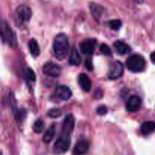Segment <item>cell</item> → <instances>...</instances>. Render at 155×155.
Here are the masks:
<instances>
[{"mask_svg":"<svg viewBox=\"0 0 155 155\" xmlns=\"http://www.w3.org/2000/svg\"><path fill=\"white\" fill-rule=\"evenodd\" d=\"M53 50L58 60L62 61L68 56L70 50V42L66 34L59 33L56 36L53 43Z\"/></svg>","mask_w":155,"mask_h":155,"instance_id":"1","label":"cell"},{"mask_svg":"<svg viewBox=\"0 0 155 155\" xmlns=\"http://www.w3.org/2000/svg\"><path fill=\"white\" fill-rule=\"evenodd\" d=\"M0 37L3 42L11 47H15L17 45V38L15 33L5 21H0Z\"/></svg>","mask_w":155,"mask_h":155,"instance_id":"2","label":"cell"},{"mask_svg":"<svg viewBox=\"0 0 155 155\" xmlns=\"http://www.w3.org/2000/svg\"><path fill=\"white\" fill-rule=\"evenodd\" d=\"M127 67L132 72L140 73L145 70V61L140 54H132L127 58Z\"/></svg>","mask_w":155,"mask_h":155,"instance_id":"3","label":"cell"},{"mask_svg":"<svg viewBox=\"0 0 155 155\" xmlns=\"http://www.w3.org/2000/svg\"><path fill=\"white\" fill-rule=\"evenodd\" d=\"M71 145V136L61 133L54 142L53 152L55 154H63L68 151Z\"/></svg>","mask_w":155,"mask_h":155,"instance_id":"4","label":"cell"},{"mask_svg":"<svg viewBox=\"0 0 155 155\" xmlns=\"http://www.w3.org/2000/svg\"><path fill=\"white\" fill-rule=\"evenodd\" d=\"M15 15L18 21L20 23H27L30 21L32 17V10L29 6L26 5H21L18 6L15 12Z\"/></svg>","mask_w":155,"mask_h":155,"instance_id":"5","label":"cell"},{"mask_svg":"<svg viewBox=\"0 0 155 155\" xmlns=\"http://www.w3.org/2000/svg\"><path fill=\"white\" fill-rule=\"evenodd\" d=\"M124 68L123 64L119 61H115L113 63L110 64V67H109L107 77L110 80L119 79L124 74Z\"/></svg>","mask_w":155,"mask_h":155,"instance_id":"6","label":"cell"},{"mask_svg":"<svg viewBox=\"0 0 155 155\" xmlns=\"http://www.w3.org/2000/svg\"><path fill=\"white\" fill-rule=\"evenodd\" d=\"M72 96V92L71 89L65 86H60L56 88L52 98L54 100L59 101H66Z\"/></svg>","mask_w":155,"mask_h":155,"instance_id":"7","label":"cell"},{"mask_svg":"<svg viewBox=\"0 0 155 155\" xmlns=\"http://www.w3.org/2000/svg\"><path fill=\"white\" fill-rule=\"evenodd\" d=\"M42 71L45 75L50 77H58L61 75L62 68L58 64L53 62H47L42 68Z\"/></svg>","mask_w":155,"mask_h":155,"instance_id":"8","label":"cell"},{"mask_svg":"<svg viewBox=\"0 0 155 155\" xmlns=\"http://www.w3.org/2000/svg\"><path fill=\"white\" fill-rule=\"evenodd\" d=\"M74 126H75V119H74V117L71 114H68L65 117L64 120L63 121V124H62L61 132V133L71 136V134L72 133L73 130L74 129Z\"/></svg>","mask_w":155,"mask_h":155,"instance_id":"9","label":"cell"},{"mask_svg":"<svg viewBox=\"0 0 155 155\" xmlns=\"http://www.w3.org/2000/svg\"><path fill=\"white\" fill-rule=\"evenodd\" d=\"M142 106V100L137 95H133L129 98L127 103V110L130 112H136L139 110Z\"/></svg>","mask_w":155,"mask_h":155,"instance_id":"10","label":"cell"},{"mask_svg":"<svg viewBox=\"0 0 155 155\" xmlns=\"http://www.w3.org/2000/svg\"><path fill=\"white\" fill-rule=\"evenodd\" d=\"M89 7H90L91 13H92L93 18L96 21H99L102 18V17L104 16V14L105 12L104 8L101 5L95 2L91 3Z\"/></svg>","mask_w":155,"mask_h":155,"instance_id":"11","label":"cell"},{"mask_svg":"<svg viewBox=\"0 0 155 155\" xmlns=\"http://www.w3.org/2000/svg\"><path fill=\"white\" fill-rule=\"evenodd\" d=\"M89 148V142L86 139H81L78 141L74 148V155H83L86 154Z\"/></svg>","mask_w":155,"mask_h":155,"instance_id":"12","label":"cell"},{"mask_svg":"<svg viewBox=\"0 0 155 155\" xmlns=\"http://www.w3.org/2000/svg\"><path fill=\"white\" fill-rule=\"evenodd\" d=\"M95 41L92 39H88L83 41L80 44V50L83 54H92L95 51Z\"/></svg>","mask_w":155,"mask_h":155,"instance_id":"13","label":"cell"},{"mask_svg":"<svg viewBox=\"0 0 155 155\" xmlns=\"http://www.w3.org/2000/svg\"><path fill=\"white\" fill-rule=\"evenodd\" d=\"M78 83L81 89L85 92H89L92 88V82L87 75L84 74H80L78 77Z\"/></svg>","mask_w":155,"mask_h":155,"instance_id":"14","label":"cell"},{"mask_svg":"<svg viewBox=\"0 0 155 155\" xmlns=\"http://www.w3.org/2000/svg\"><path fill=\"white\" fill-rule=\"evenodd\" d=\"M155 131V123L153 121H147L142 124L140 132L144 136H148Z\"/></svg>","mask_w":155,"mask_h":155,"instance_id":"15","label":"cell"},{"mask_svg":"<svg viewBox=\"0 0 155 155\" xmlns=\"http://www.w3.org/2000/svg\"><path fill=\"white\" fill-rule=\"evenodd\" d=\"M114 47L116 51L120 54H127L131 51V48L130 47V45L122 41H117L114 43Z\"/></svg>","mask_w":155,"mask_h":155,"instance_id":"16","label":"cell"},{"mask_svg":"<svg viewBox=\"0 0 155 155\" xmlns=\"http://www.w3.org/2000/svg\"><path fill=\"white\" fill-rule=\"evenodd\" d=\"M69 63L70 64L74 65V66H78L81 63V57L78 51L75 48H72L71 50L69 57Z\"/></svg>","mask_w":155,"mask_h":155,"instance_id":"17","label":"cell"},{"mask_svg":"<svg viewBox=\"0 0 155 155\" xmlns=\"http://www.w3.org/2000/svg\"><path fill=\"white\" fill-rule=\"evenodd\" d=\"M29 49L33 57H37L40 54V48H39V44L35 39H30L29 42Z\"/></svg>","mask_w":155,"mask_h":155,"instance_id":"18","label":"cell"},{"mask_svg":"<svg viewBox=\"0 0 155 155\" xmlns=\"http://www.w3.org/2000/svg\"><path fill=\"white\" fill-rule=\"evenodd\" d=\"M54 134H55V129H54V127L51 126L50 128H48V130L45 131V133H44L43 137H42V140H43V142L45 144H48L49 142H51V140L54 138Z\"/></svg>","mask_w":155,"mask_h":155,"instance_id":"19","label":"cell"},{"mask_svg":"<svg viewBox=\"0 0 155 155\" xmlns=\"http://www.w3.org/2000/svg\"><path fill=\"white\" fill-rule=\"evenodd\" d=\"M44 127H45V123H44L43 120L38 119L37 120H36V122L33 124V130L35 133H42V130H43Z\"/></svg>","mask_w":155,"mask_h":155,"instance_id":"20","label":"cell"},{"mask_svg":"<svg viewBox=\"0 0 155 155\" xmlns=\"http://www.w3.org/2000/svg\"><path fill=\"white\" fill-rule=\"evenodd\" d=\"M109 24V27H110V29L114 30H118L122 26V22H121L120 20H112L110 21V22L108 23Z\"/></svg>","mask_w":155,"mask_h":155,"instance_id":"21","label":"cell"},{"mask_svg":"<svg viewBox=\"0 0 155 155\" xmlns=\"http://www.w3.org/2000/svg\"><path fill=\"white\" fill-rule=\"evenodd\" d=\"M25 77L30 82H34L36 80V74L30 68H27L25 70Z\"/></svg>","mask_w":155,"mask_h":155,"instance_id":"22","label":"cell"},{"mask_svg":"<svg viewBox=\"0 0 155 155\" xmlns=\"http://www.w3.org/2000/svg\"><path fill=\"white\" fill-rule=\"evenodd\" d=\"M61 115V111L58 108H52L48 112V116L51 118H57Z\"/></svg>","mask_w":155,"mask_h":155,"instance_id":"23","label":"cell"},{"mask_svg":"<svg viewBox=\"0 0 155 155\" xmlns=\"http://www.w3.org/2000/svg\"><path fill=\"white\" fill-rule=\"evenodd\" d=\"M100 51H101V53H102L103 54H104V55L110 56L112 54V51L111 50H110V47L107 45H106V44H102V45H101V47H100Z\"/></svg>","mask_w":155,"mask_h":155,"instance_id":"24","label":"cell"},{"mask_svg":"<svg viewBox=\"0 0 155 155\" xmlns=\"http://www.w3.org/2000/svg\"><path fill=\"white\" fill-rule=\"evenodd\" d=\"M96 112L98 115H101V116L105 115L107 112V107H106L105 105L99 106V107H98V109H97Z\"/></svg>","mask_w":155,"mask_h":155,"instance_id":"25","label":"cell"},{"mask_svg":"<svg viewBox=\"0 0 155 155\" xmlns=\"http://www.w3.org/2000/svg\"><path fill=\"white\" fill-rule=\"evenodd\" d=\"M85 66H86V69L89 71H92L93 69V66H92V62L91 61V59H87V60L85 61Z\"/></svg>","mask_w":155,"mask_h":155,"instance_id":"26","label":"cell"},{"mask_svg":"<svg viewBox=\"0 0 155 155\" xmlns=\"http://www.w3.org/2000/svg\"><path fill=\"white\" fill-rule=\"evenodd\" d=\"M150 58H151V62L155 64V51H153L151 54V56H150Z\"/></svg>","mask_w":155,"mask_h":155,"instance_id":"27","label":"cell"},{"mask_svg":"<svg viewBox=\"0 0 155 155\" xmlns=\"http://www.w3.org/2000/svg\"><path fill=\"white\" fill-rule=\"evenodd\" d=\"M0 155H2V153L1 151H0Z\"/></svg>","mask_w":155,"mask_h":155,"instance_id":"28","label":"cell"}]
</instances>
